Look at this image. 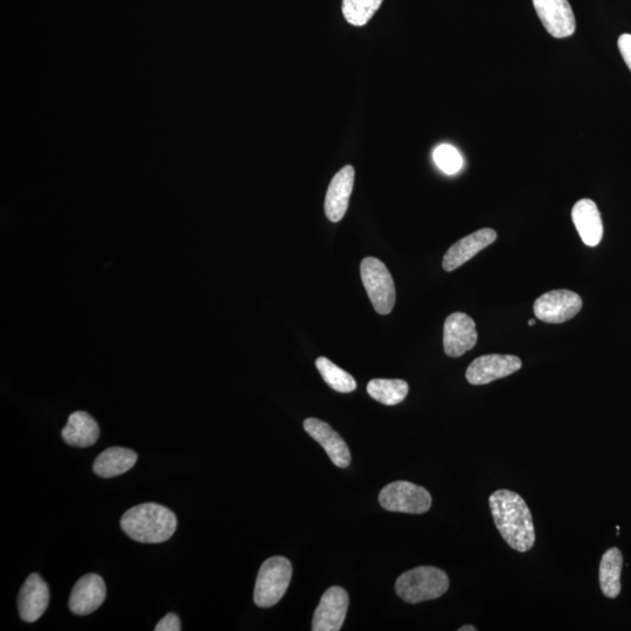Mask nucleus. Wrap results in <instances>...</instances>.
<instances>
[{
	"label": "nucleus",
	"mask_w": 631,
	"mask_h": 631,
	"mask_svg": "<svg viewBox=\"0 0 631 631\" xmlns=\"http://www.w3.org/2000/svg\"><path fill=\"white\" fill-rule=\"evenodd\" d=\"M529 325L530 327H533V325H536V320H530Z\"/></svg>",
	"instance_id": "nucleus-28"
},
{
	"label": "nucleus",
	"mask_w": 631,
	"mask_h": 631,
	"mask_svg": "<svg viewBox=\"0 0 631 631\" xmlns=\"http://www.w3.org/2000/svg\"><path fill=\"white\" fill-rule=\"evenodd\" d=\"M476 324L473 318L463 312L448 316L443 329V348L446 355L459 358L473 350L477 343Z\"/></svg>",
	"instance_id": "nucleus-9"
},
{
	"label": "nucleus",
	"mask_w": 631,
	"mask_h": 631,
	"mask_svg": "<svg viewBox=\"0 0 631 631\" xmlns=\"http://www.w3.org/2000/svg\"><path fill=\"white\" fill-rule=\"evenodd\" d=\"M496 528L511 549L528 552L536 542L532 513L522 496L511 490H498L489 499Z\"/></svg>",
	"instance_id": "nucleus-1"
},
{
	"label": "nucleus",
	"mask_w": 631,
	"mask_h": 631,
	"mask_svg": "<svg viewBox=\"0 0 631 631\" xmlns=\"http://www.w3.org/2000/svg\"><path fill=\"white\" fill-rule=\"evenodd\" d=\"M304 429L312 439L320 443L327 452L332 463L338 468H348L351 463V453L346 442L327 422L309 418L304 421Z\"/></svg>",
	"instance_id": "nucleus-14"
},
{
	"label": "nucleus",
	"mask_w": 631,
	"mask_h": 631,
	"mask_svg": "<svg viewBox=\"0 0 631 631\" xmlns=\"http://www.w3.org/2000/svg\"><path fill=\"white\" fill-rule=\"evenodd\" d=\"M293 577V566L283 557H273L262 564L254 589V602L260 608H270L286 594Z\"/></svg>",
	"instance_id": "nucleus-4"
},
{
	"label": "nucleus",
	"mask_w": 631,
	"mask_h": 631,
	"mask_svg": "<svg viewBox=\"0 0 631 631\" xmlns=\"http://www.w3.org/2000/svg\"><path fill=\"white\" fill-rule=\"evenodd\" d=\"M356 171L352 165H346L332 178L325 198V214L332 223H338L348 211Z\"/></svg>",
	"instance_id": "nucleus-15"
},
{
	"label": "nucleus",
	"mask_w": 631,
	"mask_h": 631,
	"mask_svg": "<svg viewBox=\"0 0 631 631\" xmlns=\"http://www.w3.org/2000/svg\"><path fill=\"white\" fill-rule=\"evenodd\" d=\"M316 366L325 383H327L332 390L339 393H351L356 390L357 383L355 378L341 369V367L332 363L330 359L320 357L316 360Z\"/></svg>",
	"instance_id": "nucleus-22"
},
{
	"label": "nucleus",
	"mask_w": 631,
	"mask_h": 631,
	"mask_svg": "<svg viewBox=\"0 0 631 631\" xmlns=\"http://www.w3.org/2000/svg\"><path fill=\"white\" fill-rule=\"evenodd\" d=\"M449 588L448 575L432 566H421L407 571L395 584V592L408 603H420L440 598Z\"/></svg>",
	"instance_id": "nucleus-3"
},
{
	"label": "nucleus",
	"mask_w": 631,
	"mask_h": 631,
	"mask_svg": "<svg viewBox=\"0 0 631 631\" xmlns=\"http://www.w3.org/2000/svg\"><path fill=\"white\" fill-rule=\"evenodd\" d=\"M48 605L50 588L39 574H31L18 596L20 619L27 623L36 622L46 612Z\"/></svg>",
	"instance_id": "nucleus-13"
},
{
	"label": "nucleus",
	"mask_w": 631,
	"mask_h": 631,
	"mask_svg": "<svg viewBox=\"0 0 631 631\" xmlns=\"http://www.w3.org/2000/svg\"><path fill=\"white\" fill-rule=\"evenodd\" d=\"M137 462L134 450L112 447L96 457L94 473L102 478H113L126 474Z\"/></svg>",
	"instance_id": "nucleus-19"
},
{
	"label": "nucleus",
	"mask_w": 631,
	"mask_h": 631,
	"mask_svg": "<svg viewBox=\"0 0 631 631\" xmlns=\"http://www.w3.org/2000/svg\"><path fill=\"white\" fill-rule=\"evenodd\" d=\"M349 608V595L341 587H331L322 596L318 605L312 630L338 631L341 630Z\"/></svg>",
	"instance_id": "nucleus-11"
},
{
	"label": "nucleus",
	"mask_w": 631,
	"mask_h": 631,
	"mask_svg": "<svg viewBox=\"0 0 631 631\" xmlns=\"http://www.w3.org/2000/svg\"><path fill=\"white\" fill-rule=\"evenodd\" d=\"M156 631H180L182 630V623H180L179 617L176 614H168L158 622Z\"/></svg>",
	"instance_id": "nucleus-25"
},
{
	"label": "nucleus",
	"mask_w": 631,
	"mask_h": 631,
	"mask_svg": "<svg viewBox=\"0 0 631 631\" xmlns=\"http://www.w3.org/2000/svg\"><path fill=\"white\" fill-rule=\"evenodd\" d=\"M384 0H343L342 11L346 22L365 26L376 15Z\"/></svg>",
	"instance_id": "nucleus-23"
},
{
	"label": "nucleus",
	"mask_w": 631,
	"mask_h": 631,
	"mask_svg": "<svg viewBox=\"0 0 631 631\" xmlns=\"http://www.w3.org/2000/svg\"><path fill=\"white\" fill-rule=\"evenodd\" d=\"M522 369V360L511 355H487L474 360L468 367L466 378L471 385H487L492 381L511 376Z\"/></svg>",
	"instance_id": "nucleus-10"
},
{
	"label": "nucleus",
	"mask_w": 631,
	"mask_h": 631,
	"mask_svg": "<svg viewBox=\"0 0 631 631\" xmlns=\"http://www.w3.org/2000/svg\"><path fill=\"white\" fill-rule=\"evenodd\" d=\"M379 503L387 511L422 515L432 506V496L419 485L398 481L386 485L379 495Z\"/></svg>",
	"instance_id": "nucleus-6"
},
{
	"label": "nucleus",
	"mask_w": 631,
	"mask_h": 631,
	"mask_svg": "<svg viewBox=\"0 0 631 631\" xmlns=\"http://www.w3.org/2000/svg\"><path fill=\"white\" fill-rule=\"evenodd\" d=\"M459 631H477V628L474 626H464L460 628Z\"/></svg>",
	"instance_id": "nucleus-27"
},
{
	"label": "nucleus",
	"mask_w": 631,
	"mask_h": 631,
	"mask_svg": "<svg viewBox=\"0 0 631 631\" xmlns=\"http://www.w3.org/2000/svg\"><path fill=\"white\" fill-rule=\"evenodd\" d=\"M572 220L584 244L596 247L603 237V224L598 206L591 199H581L574 205Z\"/></svg>",
	"instance_id": "nucleus-17"
},
{
	"label": "nucleus",
	"mask_w": 631,
	"mask_h": 631,
	"mask_svg": "<svg viewBox=\"0 0 631 631\" xmlns=\"http://www.w3.org/2000/svg\"><path fill=\"white\" fill-rule=\"evenodd\" d=\"M540 22L553 38L573 36L577 29L574 12L568 0H533Z\"/></svg>",
	"instance_id": "nucleus-8"
},
{
	"label": "nucleus",
	"mask_w": 631,
	"mask_h": 631,
	"mask_svg": "<svg viewBox=\"0 0 631 631\" xmlns=\"http://www.w3.org/2000/svg\"><path fill=\"white\" fill-rule=\"evenodd\" d=\"M434 161L438 168L447 173V175H455L463 166V158L453 145L441 144L434 150Z\"/></svg>",
	"instance_id": "nucleus-24"
},
{
	"label": "nucleus",
	"mask_w": 631,
	"mask_h": 631,
	"mask_svg": "<svg viewBox=\"0 0 631 631\" xmlns=\"http://www.w3.org/2000/svg\"><path fill=\"white\" fill-rule=\"evenodd\" d=\"M622 553L616 547L608 550L600 563V586L603 595L615 599L621 592Z\"/></svg>",
	"instance_id": "nucleus-20"
},
{
	"label": "nucleus",
	"mask_w": 631,
	"mask_h": 631,
	"mask_svg": "<svg viewBox=\"0 0 631 631\" xmlns=\"http://www.w3.org/2000/svg\"><path fill=\"white\" fill-rule=\"evenodd\" d=\"M360 275L374 309L380 315L391 314L397 294L385 263L376 258H365L360 265Z\"/></svg>",
	"instance_id": "nucleus-5"
},
{
	"label": "nucleus",
	"mask_w": 631,
	"mask_h": 631,
	"mask_svg": "<svg viewBox=\"0 0 631 631\" xmlns=\"http://www.w3.org/2000/svg\"><path fill=\"white\" fill-rule=\"evenodd\" d=\"M582 308L581 297L574 291L552 290L537 298L533 311L538 320L550 324H561L572 320Z\"/></svg>",
	"instance_id": "nucleus-7"
},
{
	"label": "nucleus",
	"mask_w": 631,
	"mask_h": 631,
	"mask_svg": "<svg viewBox=\"0 0 631 631\" xmlns=\"http://www.w3.org/2000/svg\"><path fill=\"white\" fill-rule=\"evenodd\" d=\"M121 528L138 543L161 544L175 535L177 517L163 505L145 503L124 513Z\"/></svg>",
	"instance_id": "nucleus-2"
},
{
	"label": "nucleus",
	"mask_w": 631,
	"mask_h": 631,
	"mask_svg": "<svg viewBox=\"0 0 631 631\" xmlns=\"http://www.w3.org/2000/svg\"><path fill=\"white\" fill-rule=\"evenodd\" d=\"M99 438V425L92 415L82 411L69 416L66 427L62 429V439L72 447H92Z\"/></svg>",
	"instance_id": "nucleus-18"
},
{
	"label": "nucleus",
	"mask_w": 631,
	"mask_h": 631,
	"mask_svg": "<svg viewBox=\"0 0 631 631\" xmlns=\"http://www.w3.org/2000/svg\"><path fill=\"white\" fill-rule=\"evenodd\" d=\"M408 391V384L401 379H373L367 385L370 397L386 406L400 404L406 399Z\"/></svg>",
	"instance_id": "nucleus-21"
},
{
	"label": "nucleus",
	"mask_w": 631,
	"mask_h": 631,
	"mask_svg": "<svg viewBox=\"0 0 631 631\" xmlns=\"http://www.w3.org/2000/svg\"><path fill=\"white\" fill-rule=\"evenodd\" d=\"M106 595V584L100 575L86 574L76 582L73 588L71 598H69V609L75 615L92 614L102 606Z\"/></svg>",
	"instance_id": "nucleus-12"
},
{
	"label": "nucleus",
	"mask_w": 631,
	"mask_h": 631,
	"mask_svg": "<svg viewBox=\"0 0 631 631\" xmlns=\"http://www.w3.org/2000/svg\"><path fill=\"white\" fill-rule=\"evenodd\" d=\"M617 45H619V50L624 62H626L631 71V34H622L619 41H617Z\"/></svg>",
	"instance_id": "nucleus-26"
},
{
	"label": "nucleus",
	"mask_w": 631,
	"mask_h": 631,
	"mask_svg": "<svg viewBox=\"0 0 631 631\" xmlns=\"http://www.w3.org/2000/svg\"><path fill=\"white\" fill-rule=\"evenodd\" d=\"M497 239V233L491 228H483V230L476 231L468 237L457 241L452 247L448 249V252L443 258L442 267L446 272H454L455 269L460 268L467 263L474 256L484 248H487Z\"/></svg>",
	"instance_id": "nucleus-16"
}]
</instances>
